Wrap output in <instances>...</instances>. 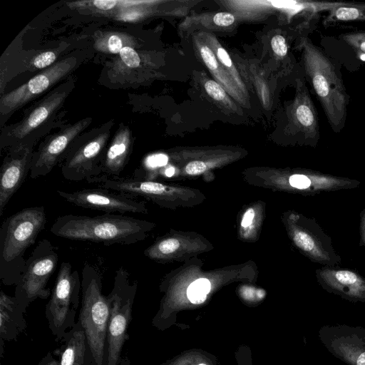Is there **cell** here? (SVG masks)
Returning a JSON list of instances; mask_svg holds the SVG:
<instances>
[{
    "mask_svg": "<svg viewBox=\"0 0 365 365\" xmlns=\"http://www.w3.org/2000/svg\"><path fill=\"white\" fill-rule=\"evenodd\" d=\"M324 289L351 302H365V278L350 270H318Z\"/></svg>",
    "mask_w": 365,
    "mask_h": 365,
    "instance_id": "5bb4252c",
    "label": "cell"
},
{
    "mask_svg": "<svg viewBox=\"0 0 365 365\" xmlns=\"http://www.w3.org/2000/svg\"><path fill=\"white\" fill-rule=\"evenodd\" d=\"M58 261L56 247L47 239L41 240L26 260L14 292L16 301L25 311L34 300L46 299L51 296L47 284Z\"/></svg>",
    "mask_w": 365,
    "mask_h": 365,
    "instance_id": "52a82bcc",
    "label": "cell"
},
{
    "mask_svg": "<svg viewBox=\"0 0 365 365\" xmlns=\"http://www.w3.org/2000/svg\"><path fill=\"white\" fill-rule=\"evenodd\" d=\"M86 365H97L94 360L91 351L89 352Z\"/></svg>",
    "mask_w": 365,
    "mask_h": 365,
    "instance_id": "ab89813d",
    "label": "cell"
},
{
    "mask_svg": "<svg viewBox=\"0 0 365 365\" xmlns=\"http://www.w3.org/2000/svg\"><path fill=\"white\" fill-rule=\"evenodd\" d=\"M76 64V59L73 57L63 59L5 94L0 101L1 113L7 114L38 97L66 76Z\"/></svg>",
    "mask_w": 365,
    "mask_h": 365,
    "instance_id": "30bf717a",
    "label": "cell"
},
{
    "mask_svg": "<svg viewBox=\"0 0 365 365\" xmlns=\"http://www.w3.org/2000/svg\"><path fill=\"white\" fill-rule=\"evenodd\" d=\"M143 16V12L139 9L130 8L122 11L118 15V19L126 21H135Z\"/></svg>",
    "mask_w": 365,
    "mask_h": 365,
    "instance_id": "8d00e7d4",
    "label": "cell"
},
{
    "mask_svg": "<svg viewBox=\"0 0 365 365\" xmlns=\"http://www.w3.org/2000/svg\"><path fill=\"white\" fill-rule=\"evenodd\" d=\"M362 232H363V236H364V240H365V216L362 220Z\"/></svg>",
    "mask_w": 365,
    "mask_h": 365,
    "instance_id": "7bdbcfd3",
    "label": "cell"
},
{
    "mask_svg": "<svg viewBox=\"0 0 365 365\" xmlns=\"http://www.w3.org/2000/svg\"><path fill=\"white\" fill-rule=\"evenodd\" d=\"M198 45L200 57L205 66L213 73L216 79L220 82V85L225 87L229 93L239 99V93L235 86V84L232 81H230V75L221 66L212 50L204 42L198 43Z\"/></svg>",
    "mask_w": 365,
    "mask_h": 365,
    "instance_id": "d6986e66",
    "label": "cell"
},
{
    "mask_svg": "<svg viewBox=\"0 0 365 365\" xmlns=\"http://www.w3.org/2000/svg\"><path fill=\"white\" fill-rule=\"evenodd\" d=\"M207 170V165L205 162L195 160L190 162L185 166V172L191 175H200Z\"/></svg>",
    "mask_w": 365,
    "mask_h": 365,
    "instance_id": "d590c367",
    "label": "cell"
},
{
    "mask_svg": "<svg viewBox=\"0 0 365 365\" xmlns=\"http://www.w3.org/2000/svg\"><path fill=\"white\" fill-rule=\"evenodd\" d=\"M102 275L86 262L81 272V302L78 320L82 325L97 365H106L107 331L110 318L108 295L103 293Z\"/></svg>",
    "mask_w": 365,
    "mask_h": 365,
    "instance_id": "3957f363",
    "label": "cell"
},
{
    "mask_svg": "<svg viewBox=\"0 0 365 365\" xmlns=\"http://www.w3.org/2000/svg\"><path fill=\"white\" fill-rule=\"evenodd\" d=\"M134 45V38L127 34L106 32L96 38L94 47L96 50L110 53H120L123 48Z\"/></svg>",
    "mask_w": 365,
    "mask_h": 365,
    "instance_id": "44dd1931",
    "label": "cell"
},
{
    "mask_svg": "<svg viewBox=\"0 0 365 365\" xmlns=\"http://www.w3.org/2000/svg\"><path fill=\"white\" fill-rule=\"evenodd\" d=\"M66 96V91H56L43 99L16 127L12 130L11 135L21 139L38 127L63 103Z\"/></svg>",
    "mask_w": 365,
    "mask_h": 365,
    "instance_id": "ac0fdd59",
    "label": "cell"
},
{
    "mask_svg": "<svg viewBox=\"0 0 365 365\" xmlns=\"http://www.w3.org/2000/svg\"><path fill=\"white\" fill-rule=\"evenodd\" d=\"M108 138V133L100 134L70 150L61 166L63 178L70 181H87L102 175L101 155Z\"/></svg>",
    "mask_w": 365,
    "mask_h": 365,
    "instance_id": "8fae6325",
    "label": "cell"
},
{
    "mask_svg": "<svg viewBox=\"0 0 365 365\" xmlns=\"http://www.w3.org/2000/svg\"><path fill=\"white\" fill-rule=\"evenodd\" d=\"M64 200L84 209L103 211L106 213H140L146 208L143 202L133 197L103 187L84 188L74 191L57 190Z\"/></svg>",
    "mask_w": 365,
    "mask_h": 365,
    "instance_id": "ba28073f",
    "label": "cell"
},
{
    "mask_svg": "<svg viewBox=\"0 0 365 365\" xmlns=\"http://www.w3.org/2000/svg\"><path fill=\"white\" fill-rule=\"evenodd\" d=\"M235 20L234 15L227 11L218 12L212 18L214 24L221 27L232 25L235 22Z\"/></svg>",
    "mask_w": 365,
    "mask_h": 365,
    "instance_id": "e575fe53",
    "label": "cell"
},
{
    "mask_svg": "<svg viewBox=\"0 0 365 365\" xmlns=\"http://www.w3.org/2000/svg\"><path fill=\"white\" fill-rule=\"evenodd\" d=\"M254 217H255L254 210L252 208L248 209L245 212V213L243 216V218L241 222V225L243 227H247L250 226L251 225V223L252 222Z\"/></svg>",
    "mask_w": 365,
    "mask_h": 365,
    "instance_id": "74e56055",
    "label": "cell"
},
{
    "mask_svg": "<svg viewBox=\"0 0 365 365\" xmlns=\"http://www.w3.org/2000/svg\"><path fill=\"white\" fill-rule=\"evenodd\" d=\"M295 244L305 252L315 255L318 259H325L322 244L319 240H315L311 235L304 231H296L294 235Z\"/></svg>",
    "mask_w": 365,
    "mask_h": 365,
    "instance_id": "cb8c5ba5",
    "label": "cell"
},
{
    "mask_svg": "<svg viewBox=\"0 0 365 365\" xmlns=\"http://www.w3.org/2000/svg\"><path fill=\"white\" fill-rule=\"evenodd\" d=\"M344 39L354 48L359 58L365 61V33L349 34Z\"/></svg>",
    "mask_w": 365,
    "mask_h": 365,
    "instance_id": "4316f807",
    "label": "cell"
},
{
    "mask_svg": "<svg viewBox=\"0 0 365 365\" xmlns=\"http://www.w3.org/2000/svg\"><path fill=\"white\" fill-rule=\"evenodd\" d=\"M119 53L121 60L128 67L137 68L140 66V56L133 47L125 46Z\"/></svg>",
    "mask_w": 365,
    "mask_h": 365,
    "instance_id": "f546056e",
    "label": "cell"
},
{
    "mask_svg": "<svg viewBox=\"0 0 365 365\" xmlns=\"http://www.w3.org/2000/svg\"><path fill=\"white\" fill-rule=\"evenodd\" d=\"M25 310L15 297L1 291L0 294V356L4 354L6 341L16 340L26 327L24 314Z\"/></svg>",
    "mask_w": 365,
    "mask_h": 365,
    "instance_id": "9a60e30c",
    "label": "cell"
},
{
    "mask_svg": "<svg viewBox=\"0 0 365 365\" xmlns=\"http://www.w3.org/2000/svg\"><path fill=\"white\" fill-rule=\"evenodd\" d=\"M137 282L123 267L115 272L112 290L108 295L110 318L107 331L106 365H118L123 345L128 339Z\"/></svg>",
    "mask_w": 365,
    "mask_h": 365,
    "instance_id": "5b68a950",
    "label": "cell"
},
{
    "mask_svg": "<svg viewBox=\"0 0 365 365\" xmlns=\"http://www.w3.org/2000/svg\"><path fill=\"white\" fill-rule=\"evenodd\" d=\"M210 288L208 279L200 278L190 284L187 289V297L192 304H201L205 301Z\"/></svg>",
    "mask_w": 365,
    "mask_h": 365,
    "instance_id": "d4e9b609",
    "label": "cell"
},
{
    "mask_svg": "<svg viewBox=\"0 0 365 365\" xmlns=\"http://www.w3.org/2000/svg\"><path fill=\"white\" fill-rule=\"evenodd\" d=\"M91 122L83 119L51 138L33 154L30 177L33 179L47 175L65 156L71 141Z\"/></svg>",
    "mask_w": 365,
    "mask_h": 365,
    "instance_id": "7c38bea8",
    "label": "cell"
},
{
    "mask_svg": "<svg viewBox=\"0 0 365 365\" xmlns=\"http://www.w3.org/2000/svg\"><path fill=\"white\" fill-rule=\"evenodd\" d=\"M82 3L86 4L82 6L92 7L100 11H108L115 7L118 4L120 3V1L115 0H95L91 1H82Z\"/></svg>",
    "mask_w": 365,
    "mask_h": 365,
    "instance_id": "1f68e13d",
    "label": "cell"
},
{
    "mask_svg": "<svg viewBox=\"0 0 365 365\" xmlns=\"http://www.w3.org/2000/svg\"><path fill=\"white\" fill-rule=\"evenodd\" d=\"M206 93L214 100L223 103H230L226 91L223 87L214 80H207L204 85Z\"/></svg>",
    "mask_w": 365,
    "mask_h": 365,
    "instance_id": "484cf974",
    "label": "cell"
},
{
    "mask_svg": "<svg viewBox=\"0 0 365 365\" xmlns=\"http://www.w3.org/2000/svg\"><path fill=\"white\" fill-rule=\"evenodd\" d=\"M307 73L334 130L344 126L349 98L332 62L308 39L303 40Z\"/></svg>",
    "mask_w": 365,
    "mask_h": 365,
    "instance_id": "277c9868",
    "label": "cell"
},
{
    "mask_svg": "<svg viewBox=\"0 0 365 365\" xmlns=\"http://www.w3.org/2000/svg\"><path fill=\"white\" fill-rule=\"evenodd\" d=\"M174 173H175V168L173 167H170V168H167L165 171V174L167 177H171L174 175Z\"/></svg>",
    "mask_w": 365,
    "mask_h": 365,
    "instance_id": "b9f144b4",
    "label": "cell"
},
{
    "mask_svg": "<svg viewBox=\"0 0 365 365\" xmlns=\"http://www.w3.org/2000/svg\"><path fill=\"white\" fill-rule=\"evenodd\" d=\"M332 16L336 20L351 21L359 19L364 16L361 11L358 8L341 6L334 11Z\"/></svg>",
    "mask_w": 365,
    "mask_h": 365,
    "instance_id": "83f0119b",
    "label": "cell"
},
{
    "mask_svg": "<svg viewBox=\"0 0 365 365\" xmlns=\"http://www.w3.org/2000/svg\"><path fill=\"white\" fill-rule=\"evenodd\" d=\"M38 365H59V361L53 357L52 353L48 352L41 359Z\"/></svg>",
    "mask_w": 365,
    "mask_h": 365,
    "instance_id": "f35d334b",
    "label": "cell"
},
{
    "mask_svg": "<svg viewBox=\"0 0 365 365\" xmlns=\"http://www.w3.org/2000/svg\"><path fill=\"white\" fill-rule=\"evenodd\" d=\"M149 227L143 220L120 214H66L56 219L50 231L62 238L108 246L135 244L143 239Z\"/></svg>",
    "mask_w": 365,
    "mask_h": 365,
    "instance_id": "6da1fadb",
    "label": "cell"
},
{
    "mask_svg": "<svg viewBox=\"0 0 365 365\" xmlns=\"http://www.w3.org/2000/svg\"><path fill=\"white\" fill-rule=\"evenodd\" d=\"M271 47L274 53L279 57L282 58L287 54V43L286 39L282 35L277 34L272 38Z\"/></svg>",
    "mask_w": 365,
    "mask_h": 365,
    "instance_id": "4dcf8cb0",
    "label": "cell"
},
{
    "mask_svg": "<svg viewBox=\"0 0 365 365\" xmlns=\"http://www.w3.org/2000/svg\"><path fill=\"white\" fill-rule=\"evenodd\" d=\"M289 180L291 186L300 190L307 189L312 185L310 178L302 174L292 175Z\"/></svg>",
    "mask_w": 365,
    "mask_h": 365,
    "instance_id": "836d02e7",
    "label": "cell"
},
{
    "mask_svg": "<svg viewBox=\"0 0 365 365\" xmlns=\"http://www.w3.org/2000/svg\"><path fill=\"white\" fill-rule=\"evenodd\" d=\"M168 157L165 154L158 153L148 156L145 160V165L150 169L162 167L167 164Z\"/></svg>",
    "mask_w": 365,
    "mask_h": 365,
    "instance_id": "d6a6232c",
    "label": "cell"
},
{
    "mask_svg": "<svg viewBox=\"0 0 365 365\" xmlns=\"http://www.w3.org/2000/svg\"><path fill=\"white\" fill-rule=\"evenodd\" d=\"M56 58V53L53 51H48L41 53L34 57L30 63L34 68L41 69L48 67L50 65L53 64Z\"/></svg>",
    "mask_w": 365,
    "mask_h": 365,
    "instance_id": "f1b7e54d",
    "label": "cell"
},
{
    "mask_svg": "<svg viewBox=\"0 0 365 365\" xmlns=\"http://www.w3.org/2000/svg\"><path fill=\"white\" fill-rule=\"evenodd\" d=\"M61 344L56 351L59 365H86L91 351L84 329L78 320L61 339Z\"/></svg>",
    "mask_w": 365,
    "mask_h": 365,
    "instance_id": "2e32d148",
    "label": "cell"
},
{
    "mask_svg": "<svg viewBox=\"0 0 365 365\" xmlns=\"http://www.w3.org/2000/svg\"><path fill=\"white\" fill-rule=\"evenodd\" d=\"M160 365H218L216 357L200 349L186 351Z\"/></svg>",
    "mask_w": 365,
    "mask_h": 365,
    "instance_id": "7402d4cb",
    "label": "cell"
},
{
    "mask_svg": "<svg viewBox=\"0 0 365 365\" xmlns=\"http://www.w3.org/2000/svg\"><path fill=\"white\" fill-rule=\"evenodd\" d=\"M294 118L298 125L307 133H318L319 125L314 108L309 98L304 93L297 99L294 108Z\"/></svg>",
    "mask_w": 365,
    "mask_h": 365,
    "instance_id": "ffe728a7",
    "label": "cell"
},
{
    "mask_svg": "<svg viewBox=\"0 0 365 365\" xmlns=\"http://www.w3.org/2000/svg\"><path fill=\"white\" fill-rule=\"evenodd\" d=\"M207 42L209 43L208 46L215 54L217 59L221 66L230 76H232V78L235 81L238 86L242 89L243 83L241 81L238 72L235 68L231 57L230 56L226 49H225L220 43H218L217 39L215 37H210L208 36V35H207Z\"/></svg>",
    "mask_w": 365,
    "mask_h": 365,
    "instance_id": "603a6c76",
    "label": "cell"
},
{
    "mask_svg": "<svg viewBox=\"0 0 365 365\" xmlns=\"http://www.w3.org/2000/svg\"><path fill=\"white\" fill-rule=\"evenodd\" d=\"M81 279L69 262L61 264L53 289L46 306L45 316L56 341L76 324V315L81 302Z\"/></svg>",
    "mask_w": 365,
    "mask_h": 365,
    "instance_id": "8992f818",
    "label": "cell"
},
{
    "mask_svg": "<svg viewBox=\"0 0 365 365\" xmlns=\"http://www.w3.org/2000/svg\"><path fill=\"white\" fill-rule=\"evenodd\" d=\"M118 365H131V362L130 359L127 356H125L120 359Z\"/></svg>",
    "mask_w": 365,
    "mask_h": 365,
    "instance_id": "60d3db41",
    "label": "cell"
},
{
    "mask_svg": "<svg viewBox=\"0 0 365 365\" xmlns=\"http://www.w3.org/2000/svg\"><path fill=\"white\" fill-rule=\"evenodd\" d=\"M318 337L327 351L347 365H365V328L348 324L324 325Z\"/></svg>",
    "mask_w": 365,
    "mask_h": 365,
    "instance_id": "9c48e42d",
    "label": "cell"
},
{
    "mask_svg": "<svg viewBox=\"0 0 365 365\" xmlns=\"http://www.w3.org/2000/svg\"><path fill=\"white\" fill-rule=\"evenodd\" d=\"M33 154L29 146L20 145L4 158L0 171V216L30 173Z\"/></svg>",
    "mask_w": 365,
    "mask_h": 365,
    "instance_id": "4fadbf2b",
    "label": "cell"
},
{
    "mask_svg": "<svg viewBox=\"0 0 365 365\" xmlns=\"http://www.w3.org/2000/svg\"><path fill=\"white\" fill-rule=\"evenodd\" d=\"M131 136L127 128L120 129L110 145L101 163L102 175L118 177L131 152Z\"/></svg>",
    "mask_w": 365,
    "mask_h": 365,
    "instance_id": "e0dca14e",
    "label": "cell"
},
{
    "mask_svg": "<svg viewBox=\"0 0 365 365\" xmlns=\"http://www.w3.org/2000/svg\"><path fill=\"white\" fill-rule=\"evenodd\" d=\"M46 222L43 206L24 208L4 220L0 228V278L4 284H16L26 264V250L35 243Z\"/></svg>",
    "mask_w": 365,
    "mask_h": 365,
    "instance_id": "7a4b0ae2",
    "label": "cell"
}]
</instances>
